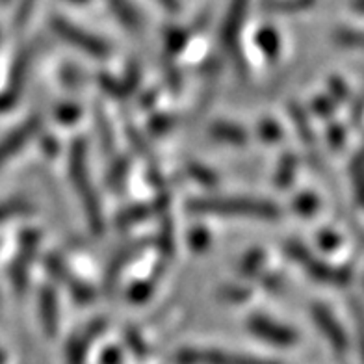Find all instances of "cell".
<instances>
[{
	"label": "cell",
	"instance_id": "obj_35",
	"mask_svg": "<svg viewBox=\"0 0 364 364\" xmlns=\"http://www.w3.org/2000/svg\"><path fill=\"white\" fill-rule=\"evenodd\" d=\"M99 130H101L102 134V144H105L106 151H110L114 147V138H112V130L110 125H108V121H106L105 115L99 112Z\"/></svg>",
	"mask_w": 364,
	"mask_h": 364
},
{
	"label": "cell",
	"instance_id": "obj_18",
	"mask_svg": "<svg viewBox=\"0 0 364 364\" xmlns=\"http://www.w3.org/2000/svg\"><path fill=\"white\" fill-rule=\"evenodd\" d=\"M34 210V206L30 205L26 199H10V201L0 203V223L2 221L14 220L17 216H26Z\"/></svg>",
	"mask_w": 364,
	"mask_h": 364
},
{
	"label": "cell",
	"instance_id": "obj_11",
	"mask_svg": "<svg viewBox=\"0 0 364 364\" xmlns=\"http://www.w3.org/2000/svg\"><path fill=\"white\" fill-rule=\"evenodd\" d=\"M106 327L105 320L91 321L90 326L84 327L80 333L73 336L68 346V364H84L86 363V355L90 351V344L95 338L102 335Z\"/></svg>",
	"mask_w": 364,
	"mask_h": 364
},
{
	"label": "cell",
	"instance_id": "obj_26",
	"mask_svg": "<svg viewBox=\"0 0 364 364\" xmlns=\"http://www.w3.org/2000/svg\"><path fill=\"white\" fill-rule=\"evenodd\" d=\"M318 208V197L312 196V193H301V196L296 199V210L301 214V216H312Z\"/></svg>",
	"mask_w": 364,
	"mask_h": 364
},
{
	"label": "cell",
	"instance_id": "obj_29",
	"mask_svg": "<svg viewBox=\"0 0 364 364\" xmlns=\"http://www.w3.org/2000/svg\"><path fill=\"white\" fill-rule=\"evenodd\" d=\"M36 0H19V6H17V14H15V24L17 26H24L28 23L30 15L34 11Z\"/></svg>",
	"mask_w": 364,
	"mask_h": 364
},
{
	"label": "cell",
	"instance_id": "obj_30",
	"mask_svg": "<svg viewBox=\"0 0 364 364\" xmlns=\"http://www.w3.org/2000/svg\"><path fill=\"white\" fill-rule=\"evenodd\" d=\"M259 132L268 141H277V139H281V129H279L275 121H262L259 127Z\"/></svg>",
	"mask_w": 364,
	"mask_h": 364
},
{
	"label": "cell",
	"instance_id": "obj_37",
	"mask_svg": "<svg viewBox=\"0 0 364 364\" xmlns=\"http://www.w3.org/2000/svg\"><path fill=\"white\" fill-rule=\"evenodd\" d=\"M78 115H80V110H78L75 105L62 106V108L58 110V117H60L62 123H73V121H77Z\"/></svg>",
	"mask_w": 364,
	"mask_h": 364
},
{
	"label": "cell",
	"instance_id": "obj_6",
	"mask_svg": "<svg viewBox=\"0 0 364 364\" xmlns=\"http://www.w3.org/2000/svg\"><path fill=\"white\" fill-rule=\"evenodd\" d=\"M39 245V232L38 230H24L21 235L19 242V251H17V257H15L14 264L10 268V279L14 283L15 292H23L28 283L30 275V266H32V260H34L36 250Z\"/></svg>",
	"mask_w": 364,
	"mask_h": 364
},
{
	"label": "cell",
	"instance_id": "obj_15",
	"mask_svg": "<svg viewBox=\"0 0 364 364\" xmlns=\"http://www.w3.org/2000/svg\"><path fill=\"white\" fill-rule=\"evenodd\" d=\"M210 136L218 141H225L230 145H244L247 141V134L236 123H229V121H218L210 127Z\"/></svg>",
	"mask_w": 364,
	"mask_h": 364
},
{
	"label": "cell",
	"instance_id": "obj_19",
	"mask_svg": "<svg viewBox=\"0 0 364 364\" xmlns=\"http://www.w3.org/2000/svg\"><path fill=\"white\" fill-rule=\"evenodd\" d=\"M257 45L268 60H277L279 56V36L273 28H262L257 34Z\"/></svg>",
	"mask_w": 364,
	"mask_h": 364
},
{
	"label": "cell",
	"instance_id": "obj_8",
	"mask_svg": "<svg viewBox=\"0 0 364 364\" xmlns=\"http://www.w3.org/2000/svg\"><path fill=\"white\" fill-rule=\"evenodd\" d=\"M41 129V117L34 115L24 123H21L17 129H14L8 136L0 139V166L11 160L21 149L30 144V139L34 138Z\"/></svg>",
	"mask_w": 364,
	"mask_h": 364
},
{
	"label": "cell",
	"instance_id": "obj_41",
	"mask_svg": "<svg viewBox=\"0 0 364 364\" xmlns=\"http://www.w3.org/2000/svg\"><path fill=\"white\" fill-rule=\"evenodd\" d=\"M159 2L166 8V10L173 11V14L181 10V0H159Z\"/></svg>",
	"mask_w": 364,
	"mask_h": 364
},
{
	"label": "cell",
	"instance_id": "obj_25",
	"mask_svg": "<svg viewBox=\"0 0 364 364\" xmlns=\"http://www.w3.org/2000/svg\"><path fill=\"white\" fill-rule=\"evenodd\" d=\"M127 171H129V162L125 159H121L115 162V166L112 168L110 175H108V181H110V186L119 190L127 181Z\"/></svg>",
	"mask_w": 364,
	"mask_h": 364
},
{
	"label": "cell",
	"instance_id": "obj_9",
	"mask_svg": "<svg viewBox=\"0 0 364 364\" xmlns=\"http://www.w3.org/2000/svg\"><path fill=\"white\" fill-rule=\"evenodd\" d=\"M247 8H250V0H230L225 21H223V26H221V41L230 53H235L236 47H238L240 32H242V26H244Z\"/></svg>",
	"mask_w": 364,
	"mask_h": 364
},
{
	"label": "cell",
	"instance_id": "obj_21",
	"mask_svg": "<svg viewBox=\"0 0 364 364\" xmlns=\"http://www.w3.org/2000/svg\"><path fill=\"white\" fill-rule=\"evenodd\" d=\"M296 168H297V160L294 154H287L281 164H279V169L275 173V184L279 188H287L292 184V178L296 175Z\"/></svg>",
	"mask_w": 364,
	"mask_h": 364
},
{
	"label": "cell",
	"instance_id": "obj_28",
	"mask_svg": "<svg viewBox=\"0 0 364 364\" xmlns=\"http://www.w3.org/2000/svg\"><path fill=\"white\" fill-rule=\"evenodd\" d=\"M166 41H168V48L173 50V53H178L184 43L188 41V36L184 30L181 28H171L168 30V34H166Z\"/></svg>",
	"mask_w": 364,
	"mask_h": 364
},
{
	"label": "cell",
	"instance_id": "obj_34",
	"mask_svg": "<svg viewBox=\"0 0 364 364\" xmlns=\"http://www.w3.org/2000/svg\"><path fill=\"white\" fill-rule=\"evenodd\" d=\"M318 242H320V245L326 251H333L335 247H338L341 238H338V235H335L333 230H323V232L318 235Z\"/></svg>",
	"mask_w": 364,
	"mask_h": 364
},
{
	"label": "cell",
	"instance_id": "obj_5",
	"mask_svg": "<svg viewBox=\"0 0 364 364\" xmlns=\"http://www.w3.org/2000/svg\"><path fill=\"white\" fill-rule=\"evenodd\" d=\"M178 364H281L277 360L259 359L251 355L227 353L220 350H193L186 348L177 353Z\"/></svg>",
	"mask_w": 364,
	"mask_h": 364
},
{
	"label": "cell",
	"instance_id": "obj_13",
	"mask_svg": "<svg viewBox=\"0 0 364 364\" xmlns=\"http://www.w3.org/2000/svg\"><path fill=\"white\" fill-rule=\"evenodd\" d=\"M147 245H149V240H138V242H134V244H129L127 247H123L119 253L115 255L114 259H112V262L108 264V269H106L105 284L108 290H110V288H114L115 283L119 281L121 272H123V268H125L127 264L132 262V260H134L136 257H138V255L141 253L145 247H147Z\"/></svg>",
	"mask_w": 364,
	"mask_h": 364
},
{
	"label": "cell",
	"instance_id": "obj_24",
	"mask_svg": "<svg viewBox=\"0 0 364 364\" xmlns=\"http://www.w3.org/2000/svg\"><path fill=\"white\" fill-rule=\"evenodd\" d=\"M262 262H264L262 251H259V250L251 251V253L244 259L242 266H240V273H242V275H247V277H251V275H255V273L259 272L260 266H262Z\"/></svg>",
	"mask_w": 364,
	"mask_h": 364
},
{
	"label": "cell",
	"instance_id": "obj_20",
	"mask_svg": "<svg viewBox=\"0 0 364 364\" xmlns=\"http://www.w3.org/2000/svg\"><path fill=\"white\" fill-rule=\"evenodd\" d=\"M149 214H151V208H149V206H130V208L123 210L119 216H117V227H119V229H129V227L136 225V223H139L141 220H145Z\"/></svg>",
	"mask_w": 364,
	"mask_h": 364
},
{
	"label": "cell",
	"instance_id": "obj_10",
	"mask_svg": "<svg viewBox=\"0 0 364 364\" xmlns=\"http://www.w3.org/2000/svg\"><path fill=\"white\" fill-rule=\"evenodd\" d=\"M312 318H314L316 326L320 327L323 336L331 342V346H333L336 351L348 350V336H346L344 329H342V326L338 323V320L333 316V312H331L326 305L316 303V305L312 307Z\"/></svg>",
	"mask_w": 364,
	"mask_h": 364
},
{
	"label": "cell",
	"instance_id": "obj_12",
	"mask_svg": "<svg viewBox=\"0 0 364 364\" xmlns=\"http://www.w3.org/2000/svg\"><path fill=\"white\" fill-rule=\"evenodd\" d=\"M47 268H48V272L53 273L54 277L60 281V283H63L65 287L69 288V290H71L73 297H75L77 301H80V303L91 301V297H93V290H91V288L87 287L84 281H80V279L75 277V275L69 272L68 266L62 262V259H58L56 255H50V257L47 259Z\"/></svg>",
	"mask_w": 364,
	"mask_h": 364
},
{
	"label": "cell",
	"instance_id": "obj_33",
	"mask_svg": "<svg viewBox=\"0 0 364 364\" xmlns=\"http://www.w3.org/2000/svg\"><path fill=\"white\" fill-rule=\"evenodd\" d=\"M327 139H329V145L333 149H341L344 145L346 132L341 125H333L327 130Z\"/></svg>",
	"mask_w": 364,
	"mask_h": 364
},
{
	"label": "cell",
	"instance_id": "obj_3",
	"mask_svg": "<svg viewBox=\"0 0 364 364\" xmlns=\"http://www.w3.org/2000/svg\"><path fill=\"white\" fill-rule=\"evenodd\" d=\"M288 257L301 266L305 272L311 275L312 279H316L320 283H329V284H338V287H344L351 281V272L348 268H336V266H331L326 260L316 259L311 251L305 247L299 242H288L287 245Z\"/></svg>",
	"mask_w": 364,
	"mask_h": 364
},
{
	"label": "cell",
	"instance_id": "obj_38",
	"mask_svg": "<svg viewBox=\"0 0 364 364\" xmlns=\"http://www.w3.org/2000/svg\"><path fill=\"white\" fill-rule=\"evenodd\" d=\"M192 175L199 182H205V184H214V181H216L214 173L210 169L203 168V166H192Z\"/></svg>",
	"mask_w": 364,
	"mask_h": 364
},
{
	"label": "cell",
	"instance_id": "obj_40",
	"mask_svg": "<svg viewBox=\"0 0 364 364\" xmlns=\"http://www.w3.org/2000/svg\"><path fill=\"white\" fill-rule=\"evenodd\" d=\"M353 178H355V188H357V196H360V182H363V166H360V154H357V156H355Z\"/></svg>",
	"mask_w": 364,
	"mask_h": 364
},
{
	"label": "cell",
	"instance_id": "obj_7",
	"mask_svg": "<svg viewBox=\"0 0 364 364\" xmlns=\"http://www.w3.org/2000/svg\"><path fill=\"white\" fill-rule=\"evenodd\" d=\"M247 327L255 336H259L262 341L269 342V344L277 346H292L297 341L296 331L292 327H287L279 321L269 320L264 314H253L247 321Z\"/></svg>",
	"mask_w": 364,
	"mask_h": 364
},
{
	"label": "cell",
	"instance_id": "obj_36",
	"mask_svg": "<svg viewBox=\"0 0 364 364\" xmlns=\"http://www.w3.org/2000/svg\"><path fill=\"white\" fill-rule=\"evenodd\" d=\"M331 99L335 102L348 99V87H346V84L341 78H333L331 80Z\"/></svg>",
	"mask_w": 364,
	"mask_h": 364
},
{
	"label": "cell",
	"instance_id": "obj_16",
	"mask_svg": "<svg viewBox=\"0 0 364 364\" xmlns=\"http://www.w3.org/2000/svg\"><path fill=\"white\" fill-rule=\"evenodd\" d=\"M108 2H110V8L115 17L125 24L127 28L138 30L141 26V17L130 0H108Z\"/></svg>",
	"mask_w": 364,
	"mask_h": 364
},
{
	"label": "cell",
	"instance_id": "obj_27",
	"mask_svg": "<svg viewBox=\"0 0 364 364\" xmlns=\"http://www.w3.org/2000/svg\"><path fill=\"white\" fill-rule=\"evenodd\" d=\"M336 41H338V43L342 45V47H360V45H363V38H360V34L359 32H357V30H348V28H344V30H338V32H336Z\"/></svg>",
	"mask_w": 364,
	"mask_h": 364
},
{
	"label": "cell",
	"instance_id": "obj_17",
	"mask_svg": "<svg viewBox=\"0 0 364 364\" xmlns=\"http://www.w3.org/2000/svg\"><path fill=\"white\" fill-rule=\"evenodd\" d=\"M316 0H264L262 8L275 14H297V11L311 10Z\"/></svg>",
	"mask_w": 364,
	"mask_h": 364
},
{
	"label": "cell",
	"instance_id": "obj_42",
	"mask_svg": "<svg viewBox=\"0 0 364 364\" xmlns=\"http://www.w3.org/2000/svg\"><path fill=\"white\" fill-rule=\"evenodd\" d=\"M121 355L117 350H110L105 355V364H119Z\"/></svg>",
	"mask_w": 364,
	"mask_h": 364
},
{
	"label": "cell",
	"instance_id": "obj_22",
	"mask_svg": "<svg viewBox=\"0 0 364 364\" xmlns=\"http://www.w3.org/2000/svg\"><path fill=\"white\" fill-rule=\"evenodd\" d=\"M292 117L294 121H296L297 132H299L303 141H305V144H312V138H314V136H312V129L311 125H309L307 115L303 114V110L297 105L292 106Z\"/></svg>",
	"mask_w": 364,
	"mask_h": 364
},
{
	"label": "cell",
	"instance_id": "obj_43",
	"mask_svg": "<svg viewBox=\"0 0 364 364\" xmlns=\"http://www.w3.org/2000/svg\"><path fill=\"white\" fill-rule=\"evenodd\" d=\"M73 2H86V0H73Z\"/></svg>",
	"mask_w": 364,
	"mask_h": 364
},
{
	"label": "cell",
	"instance_id": "obj_1",
	"mask_svg": "<svg viewBox=\"0 0 364 364\" xmlns=\"http://www.w3.org/2000/svg\"><path fill=\"white\" fill-rule=\"evenodd\" d=\"M193 214L230 218H255V220H275L281 216L277 205L253 197H199L188 203Z\"/></svg>",
	"mask_w": 364,
	"mask_h": 364
},
{
	"label": "cell",
	"instance_id": "obj_31",
	"mask_svg": "<svg viewBox=\"0 0 364 364\" xmlns=\"http://www.w3.org/2000/svg\"><path fill=\"white\" fill-rule=\"evenodd\" d=\"M190 244L196 251H205L210 244V236L206 232L205 229H196L192 230V235H190Z\"/></svg>",
	"mask_w": 364,
	"mask_h": 364
},
{
	"label": "cell",
	"instance_id": "obj_32",
	"mask_svg": "<svg viewBox=\"0 0 364 364\" xmlns=\"http://www.w3.org/2000/svg\"><path fill=\"white\" fill-rule=\"evenodd\" d=\"M312 108H314V112L320 114L321 117H327L331 112L335 110V101H333L331 97H318V99H314V102H312Z\"/></svg>",
	"mask_w": 364,
	"mask_h": 364
},
{
	"label": "cell",
	"instance_id": "obj_2",
	"mask_svg": "<svg viewBox=\"0 0 364 364\" xmlns=\"http://www.w3.org/2000/svg\"><path fill=\"white\" fill-rule=\"evenodd\" d=\"M69 169H71V178L75 184L80 203L86 212V220L90 223L91 230L95 235H101L102 227H105V220H102L101 203H99V196H97L95 188L91 184L90 169H87V154H86V144L82 139H77L71 147V154H69Z\"/></svg>",
	"mask_w": 364,
	"mask_h": 364
},
{
	"label": "cell",
	"instance_id": "obj_14",
	"mask_svg": "<svg viewBox=\"0 0 364 364\" xmlns=\"http://www.w3.org/2000/svg\"><path fill=\"white\" fill-rule=\"evenodd\" d=\"M39 314H41V323L45 327V333L48 336H54L58 331V297L53 288L45 287L39 294Z\"/></svg>",
	"mask_w": 364,
	"mask_h": 364
},
{
	"label": "cell",
	"instance_id": "obj_4",
	"mask_svg": "<svg viewBox=\"0 0 364 364\" xmlns=\"http://www.w3.org/2000/svg\"><path fill=\"white\" fill-rule=\"evenodd\" d=\"M50 26L63 41H68L69 45L77 47L82 53L90 54L93 58H105L110 54V45L106 43L105 39L99 36L91 34L86 28H82L73 21L65 19L62 15H54L50 19Z\"/></svg>",
	"mask_w": 364,
	"mask_h": 364
},
{
	"label": "cell",
	"instance_id": "obj_23",
	"mask_svg": "<svg viewBox=\"0 0 364 364\" xmlns=\"http://www.w3.org/2000/svg\"><path fill=\"white\" fill-rule=\"evenodd\" d=\"M154 279H156V275H154L153 279H149V281H139V283H136L134 287L129 290L130 299H132L134 303H144L145 299L153 294Z\"/></svg>",
	"mask_w": 364,
	"mask_h": 364
},
{
	"label": "cell",
	"instance_id": "obj_39",
	"mask_svg": "<svg viewBox=\"0 0 364 364\" xmlns=\"http://www.w3.org/2000/svg\"><path fill=\"white\" fill-rule=\"evenodd\" d=\"M221 296L225 297V299H230V301H244L245 297L250 296V292H247V290L242 287H232V288H227V290H223V294H221Z\"/></svg>",
	"mask_w": 364,
	"mask_h": 364
}]
</instances>
